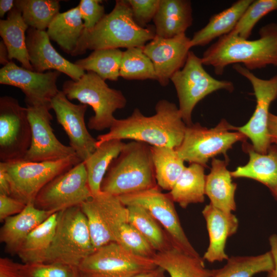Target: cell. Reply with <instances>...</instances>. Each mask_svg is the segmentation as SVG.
I'll return each mask as SVG.
<instances>
[{
	"label": "cell",
	"instance_id": "d6a6232c",
	"mask_svg": "<svg viewBox=\"0 0 277 277\" xmlns=\"http://www.w3.org/2000/svg\"><path fill=\"white\" fill-rule=\"evenodd\" d=\"M128 222L147 240L156 252H162L173 247L165 230L143 207L127 206Z\"/></svg>",
	"mask_w": 277,
	"mask_h": 277
},
{
	"label": "cell",
	"instance_id": "484cf974",
	"mask_svg": "<svg viewBox=\"0 0 277 277\" xmlns=\"http://www.w3.org/2000/svg\"><path fill=\"white\" fill-rule=\"evenodd\" d=\"M28 28L21 10L15 5L8 12L6 19L0 20V35L7 48L10 61L14 58L23 67L34 71L26 45V32Z\"/></svg>",
	"mask_w": 277,
	"mask_h": 277
},
{
	"label": "cell",
	"instance_id": "ffe728a7",
	"mask_svg": "<svg viewBox=\"0 0 277 277\" xmlns=\"http://www.w3.org/2000/svg\"><path fill=\"white\" fill-rule=\"evenodd\" d=\"M202 213L209 240L203 259L211 263L227 260L229 257L225 252L226 242L238 230V218L232 212L223 211L210 203L205 206Z\"/></svg>",
	"mask_w": 277,
	"mask_h": 277
},
{
	"label": "cell",
	"instance_id": "74e56055",
	"mask_svg": "<svg viewBox=\"0 0 277 277\" xmlns=\"http://www.w3.org/2000/svg\"><path fill=\"white\" fill-rule=\"evenodd\" d=\"M275 10H277V0L253 1L230 33L248 39L257 23L264 16Z\"/></svg>",
	"mask_w": 277,
	"mask_h": 277
},
{
	"label": "cell",
	"instance_id": "ba28073f",
	"mask_svg": "<svg viewBox=\"0 0 277 277\" xmlns=\"http://www.w3.org/2000/svg\"><path fill=\"white\" fill-rule=\"evenodd\" d=\"M236 127L222 119L214 128H207L199 123L186 126L183 141L175 148L184 161L201 165L205 168L210 159L223 154L238 142H245L247 137L236 130Z\"/></svg>",
	"mask_w": 277,
	"mask_h": 277
},
{
	"label": "cell",
	"instance_id": "bcb514c9",
	"mask_svg": "<svg viewBox=\"0 0 277 277\" xmlns=\"http://www.w3.org/2000/svg\"><path fill=\"white\" fill-rule=\"evenodd\" d=\"M270 251L273 262V267L268 273L267 277H277V235L272 234L269 239Z\"/></svg>",
	"mask_w": 277,
	"mask_h": 277
},
{
	"label": "cell",
	"instance_id": "603a6c76",
	"mask_svg": "<svg viewBox=\"0 0 277 277\" xmlns=\"http://www.w3.org/2000/svg\"><path fill=\"white\" fill-rule=\"evenodd\" d=\"M153 21L157 36L168 38L185 33L193 22L191 1L160 0Z\"/></svg>",
	"mask_w": 277,
	"mask_h": 277
},
{
	"label": "cell",
	"instance_id": "836d02e7",
	"mask_svg": "<svg viewBox=\"0 0 277 277\" xmlns=\"http://www.w3.org/2000/svg\"><path fill=\"white\" fill-rule=\"evenodd\" d=\"M226 261L223 267L213 269L212 277H253L273 267L270 251L255 256H232Z\"/></svg>",
	"mask_w": 277,
	"mask_h": 277
},
{
	"label": "cell",
	"instance_id": "4dcf8cb0",
	"mask_svg": "<svg viewBox=\"0 0 277 277\" xmlns=\"http://www.w3.org/2000/svg\"><path fill=\"white\" fill-rule=\"evenodd\" d=\"M125 143L120 140L106 141L98 145L95 150L84 162L88 182L92 196L101 192L103 180L112 161L117 157Z\"/></svg>",
	"mask_w": 277,
	"mask_h": 277
},
{
	"label": "cell",
	"instance_id": "816d5d0a",
	"mask_svg": "<svg viewBox=\"0 0 277 277\" xmlns=\"http://www.w3.org/2000/svg\"><path fill=\"white\" fill-rule=\"evenodd\" d=\"M268 128L270 135L277 133V115L269 113Z\"/></svg>",
	"mask_w": 277,
	"mask_h": 277
},
{
	"label": "cell",
	"instance_id": "7c38bea8",
	"mask_svg": "<svg viewBox=\"0 0 277 277\" xmlns=\"http://www.w3.org/2000/svg\"><path fill=\"white\" fill-rule=\"evenodd\" d=\"M160 187L119 196L126 206L138 205L144 208L159 223L167 233L174 247L193 256H200L186 236L169 193Z\"/></svg>",
	"mask_w": 277,
	"mask_h": 277
},
{
	"label": "cell",
	"instance_id": "c3c4849f",
	"mask_svg": "<svg viewBox=\"0 0 277 277\" xmlns=\"http://www.w3.org/2000/svg\"><path fill=\"white\" fill-rule=\"evenodd\" d=\"M166 271L161 267L157 266L155 268L143 272L131 277H168Z\"/></svg>",
	"mask_w": 277,
	"mask_h": 277
},
{
	"label": "cell",
	"instance_id": "ee69618b",
	"mask_svg": "<svg viewBox=\"0 0 277 277\" xmlns=\"http://www.w3.org/2000/svg\"><path fill=\"white\" fill-rule=\"evenodd\" d=\"M26 206V204L11 196L0 195L1 222L20 213Z\"/></svg>",
	"mask_w": 277,
	"mask_h": 277
},
{
	"label": "cell",
	"instance_id": "d590c367",
	"mask_svg": "<svg viewBox=\"0 0 277 277\" xmlns=\"http://www.w3.org/2000/svg\"><path fill=\"white\" fill-rule=\"evenodd\" d=\"M15 5L21 10L29 27L40 31H46L60 13V1L57 0H17Z\"/></svg>",
	"mask_w": 277,
	"mask_h": 277
},
{
	"label": "cell",
	"instance_id": "60d3db41",
	"mask_svg": "<svg viewBox=\"0 0 277 277\" xmlns=\"http://www.w3.org/2000/svg\"><path fill=\"white\" fill-rule=\"evenodd\" d=\"M20 267L24 277H73L76 269L49 263H23Z\"/></svg>",
	"mask_w": 277,
	"mask_h": 277
},
{
	"label": "cell",
	"instance_id": "681fc988",
	"mask_svg": "<svg viewBox=\"0 0 277 277\" xmlns=\"http://www.w3.org/2000/svg\"><path fill=\"white\" fill-rule=\"evenodd\" d=\"M15 5V1L1 0L0 1V16L3 17L7 12L11 11Z\"/></svg>",
	"mask_w": 277,
	"mask_h": 277
},
{
	"label": "cell",
	"instance_id": "83f0119b",
	"mask_svg": "<svg viewBox=\"0 0 277 277\" xmlns=\"http://www.w3.org/2000/svg\"><path fill=\"white\" fill-rule=\"evenodd\" d=\"M205 167L192 163L186 167L169 194L173 201L185 209L191 204L202 203L205 195Z\"/></svg>",
	"mask_w": 277,
	"mask_h": 277
},
{
	"label": "cell",
	"instance_id": "d4e9b609",
	"mask_svg": "<svg viewBox=\"0 0 277 277\" xmlns=\"http://www.w3.org/2000/svg\"><path fill=\"white\" fill-rule=\"evenodd\" d=\"M155 264L163 268L170 277H212L213 269L206 268L200 256L186 254L172 247L157 252L152 258Z\"/></svg>",
	"mask_w": 277,
	"mask_h": 277
},
{
	"label": "cell",
	"instance_id": "7a4b0ae2",
	"mask_svg": "<svg viewBox=\"0 0 277 277\" xmlns=\"http://www.w3.org/2000/svg\"><path fill=\"white\" fill-rule=\"evenodd\" d=\"M259 34L252 41L230 33L221 36L204 51L203 65L212 66L216 75L223 74L230 64L242 63L249 70L277 66V24L263 26Z\"/></svg>",
	"mask_w": 277,
	"mask_h": 277
},
{
	"label": "cell",
	"instance_id": "4316f807",
	"mask_svg": "<svg viewBox=\"0 0 277 277\" xmlns=\"http://www.w3.org/2000/svg\"><path fill=\"white\" fill-rule=\"evenodd\" d=\"M253 0H239L228 8L212 15L203 28L191 38V47L205 46L214 39L230 33Z\"/></svg>",
	"mask_w": 277,
	"mask_h": 277
},
{
	"label": "cell",
	"instance_id": "2e32d148",
	"mask_svg": "<svg viewBox=\"0 0 277 277\" xmlns=\"http://www.w3.org/2000/svg\"><path fill=\"white\" fill-rule=\"evenodd\" d=\"M61 74L56 70L37 72L11 61L0 69V84L19 88L25 95L27 105H50L60 91L56 82Z\"/></svg>",
	"mask_w": 277,
	"mask_h": 277
},
{
	"label": "cell",
	"instance_id": "8d00e7d4",
	"mask_svg": "<svg viewBox=\"0 0 277 277\" xmlns=\"http://www.w3.org/2000/svg\"><path fill=\"white\" fill-rule=\"evenodd\" d=\"M120 76L128 80H156L153 64L142 47H132L123 51Z\"/></svg>",
	"mask_w": 277,
	"mask_h": 277
},
{
	"label": "cell",
	"instance_id": "ab89813d",
	"mask_svg": "<svg viewBox=\"0 0 277 277\" xmlns=\"http://www.w3.org/2000/svg\"><path fill=\"white\" fill-rule=\"evenodd\" d=\"M115 242L138 256L152 259L157 252L142 234L129 222L123 224L115 236Z\"/></svg>",
	"mask_w": 277,
	"mask_h": 277
},
{
	"label": "cell",
	"instance_id": "1f68e13d",
	"mask_svg": "<svg viewBox=\"0 0 277 277\" xmlns=\"http://www.w3.org/2000/svg\"><path fill=\"white\" fill-rule=\"evenodd\" d=\"M155 179L158 186L170 191L186 166L175 148L151 146Z\"/></svg>",
	"mask_w": 277,
	"mask_h": 277
},
{
	"label": "cell",
	"instance_id": "7bdbcfd3",
	"mask_svg": "<svg viewBox=\"0 0 277 277\" xmlns=\"http://www.w3.org/2000/svg\"><path fill=\"white\" fill-rule=\"evenodd\" d=\"M99 0H81L78 5L84 21V31L91 30L105 15V8Z\"/></svg>",
	"mask_w": 277,
	"mask_h": 277
},
{
	"label": "cell",
	"instance_id": "f5cc1de1",
	"mask_svg": "<svg viewBox=\"0 0 277 277\" xmlns=\"http://www.w3.org/2000/svg\"><path fill=\"white\" fill-rule=\"evenodd\" d=\"M73 277H89L84 273H82L79 269L77 268L75 269L74 274Z\"/></svg>",
	"mask_w": 277,
	"mask_h": 277
},
{
	"label": "cell",
	"instance_id": "f907efd6",
	"mask_svg": "<svg viewBox=\"0 0 277 277\" xmlns=\"http://www.w3.org/2000/svg\"><path fill=\"white\" fill-rule=\"evenodd\" d=\"M10 61L7 48L3 41H1L0 42V63L5 66Z\"/></svg>",
	"mask_w": 277,
	"mask_h": 277
},
{
	"label": "cell",
	"instance_id": "4fadbf2b",
	"mask_svg": "<svg viewBox=\"0 0 277 277\" xmlns=\"http://www.w3.org/2000/svg\"><path fill=\"white\" fill-rule=\"evenodd\" d=\"M233 68L250 82L256 100L253 115L245 125L236 127V130L250 140L255 151L266 154L271 144L268 122L269 107L277 98V74L264 80L257 77L240 64H234Z\"/></svg>",
	"mask_w": 277,
	"mask_h": 277
},
{
	"label": "cell",
	"instance_id": "f546056e",
	"mask_svg": "<svg viewBox=\"0 0 277 277\" xmlns=\"http://www.w3.org/2000/svg\"><path fill=\"white\" fill-rule=\"evenodd\" d=\"M58 212L53 213L26 238L17 254L24 264L45 263L55 233Z\"/></svg>",
	"mask_w": 277,
	"mask_h": 277
},
{
	"label": "cell",
	"instance_id": "8fae6325",
	"mask_svg": "<svg viewBox=\"0 0 277 277\" xmlns=\"http://www.w3.org/2000/svg\"><path fill=\"white\" fill-rule=\"evenodd\" d=\"M156 267L152 259L134 254L112 242L95 250L77 268L89 277H131Z\"/></svg>",
	"mask_w": 277,
	"mask_h": 277
},
{
	"label": "cell",
	"instance_id": "9a60e30c",
	"mask_svg": "<svg viewBox=\"0 0 277 277\" xmlns=\"http://www.w3.org/2000/svg\"><path fill=\"white\" fill-rule=\"evenodd\" d=\"M31 129V142L23 160L34 162L54 161L76 154L70 146L62 144L51 126L50 105H27Z\"/></svg>",
	"mask_w": 277,
	"mask_h": 277
},
{
	"label": "cell",
	"instance_id": "7402d4cb",
	"mask_svg": "<svg viewBox=\"0 0 277 277\" xmlns=\"http://www.w3.org/2000/svg\"><path fill=\"white\" fill-rule=\"evenodd\" d=\"M52 214L30 203L20 213L7 218L0 231V241L6 251L17 254L27 236Z\"/></svg>",
	"mask_w": 277,
	"mask_h": 277
},
{
	"label": "cell",
	"instance_id": "b9f144b4",
	"mask_svg": "<svg viewBox=\"0 0 277 277\" xmlns=\"http://www.w3.org/2000/svg\"><path fill=\"white\" fill-rule=\"evenodd\" d=\"M135 23L142 28L153 19L159 8L160 0H127Z\"/></svg>",
	"mask_w": 277,
	"mask_h": 277
},
{
	"label": "cell",
	"instance_id": "e575fe53",
	"mask_svg": "<svg viewBox=\"0 0 277 277\" xmlns=\"http://www.w3.org/2000/svg\"><path fill=\"white\" fill-rule=\"evenodd\" d=\"M123 51L119 49H102L93 50L87 57L76 61L74 64L84 71L96 73L105 81H116Z\"/></svg>",
	"mask_w": 277,
	"mask_h": 277
},
{
	"label": "cell",
	"instance_id": "d6986e66",
	"mask_svg": "<svg viewBox=\"0 0 277 277\" xmlns=\"http://www.w3.org/2000/svg\"><path fill=\"white\" fill-rule=\"evenodd\" d=\"M46 31L29 27L26 34V45L30 63L33 70L43 73L54 69L69 76L72 80H78L85 71L74 63L63 57L50 43Z\"/></svg>",
	"mask_w": 277,
	"mask_h": 277
},
{
	"label": "cell",
	"instance_id": "e0dca14e",
	"mask_svg": "<svg viewBox=\"0 0 277 277\" xmlns=\"http://www.w3.org/2000/svg\"><path fill=\"white\" fill-rule=\"evenodd\" d=\"M58 123L69 139L70 146L77 156L85 161L96 149V139L89 132L85 122L88 105L71 102L60 90L50 102Z\"/></svg>",
	"mask_w": 277,
	"mask_h": 277
},
{
	"label": "cell",
	"instance_id": "277c9868",
	"mask_svg": "<svg viewBox=\"0 0 277 277\" xmlns=\"http://www.w3.org/2000/svg\"><path fill=\"white\" fill-rule=\"evenodd\" d=\"M151 146L133 141L125 145L111 163L101 184V191L120 196L158 187Z\"/></svg>",
	"mask_w": 277,
	"mask_h": 277
},
{
	"label": "cell",
	"instance_id": "ac0fdd59",
	"mask_svg": "<svg viewBox=\"0 0 277 277\" xmlns=\"http://www.w3.org/2000/svg\"><path fill=\"white\" fill-rule=\"evenodd\" d=\"M190 40L185 33L168 38L155 35L142 47L153 64L156 81L161 86L168 85L172 76L184 66L192 48Z\"/></svg>",
	"mask_w": 277,
	"mask_h": 277
},
{
	"label": "cell",
	"instance_id": "9c48e42d",
	"mask_svg": "<svg viewBox=\"0 0 277 277\" xmlns=\"http://www.w3.org/2000/svg\"><path fill=\"white\" fill-rule=\"evenodd\" d=\"M170 81L175 88L179 110L186 125L193 124L192 113L196 104L208 95L219 90L232 92L233 84L228 80L213 78L205 70L201 57L190 51L183 67L176 72Z\"/></svg>",
	"mask_w": 277,
	"mask_h": 277
},
{
	"label": "cell",
	"instance_id": "f6af8a7d",
	"mask_svg": "<svg viewBox=\"0 0 277 277\" xmlns=\"http://www.w3.org/2000/svg\"><path fill=\"white\" fill-rule=\"evenodd\" d=\"M21 264L8 258L0 259V277H24L21 270Z\"/></svg>",
	"mask_w": 277,
	"mask_h": 277
},
{
	"label": "cell",
	"instance_id": "6da1fadb",
	"mask_svg": "<svg viewBox=\"0 0 277 277\" xmlns=\"http://www.w3.org/2000/svg\"><path fill=\"white\" fill-rule=\"evenodd\" d=\"M155 110L154 115L147 116L135 108L127 118H115L109 131L97 137L96 147L109 140L130 139L151 146L177 148L183 141L186 127L179 108L168 100H161Z\"/></svg>",
	"mask_w": 277,
	"mask_h": 277
},
{
	"label": "cell",
	"instance_id": "44dd1931",
	"mask_svg": "<svg viewBox=\"0 0 277 277\" xmlns=\"http://www.w3.org/2000/svg\"><path fill=\"white\" fill-rule=\"evenodd\" d=\"M242 148L248 154L249 161L230 172L231 176L251 179L261 183L269 189L277 201V146L271 145L266 154L257 152L246 141L243 142Z\"/></svg>",
	"mask_w": 277,
	"mask_h": 277
},
{
	"label": "cell",
	"instance_id": "3957f363",
	"mask_svg": "<svg viewBox=\"0 0 277 277\" xmlns=\"http://www.w3.org/2000/svg\"><path fill=\"white\" fill-rule=\"evenodd\" d=\"M155 36L154 26L142 28L135 23L127 0H117L91 30L83 31L71 55L84 54L88 49L143 47Z\"/></svg>",
	"mask_w": 277,
	"mask_h": 277
},
{
	"label": "cell",
	"instance_id": "30bf717a",
	"mask_svg": "<svg viewBox=\"0 0 277 277\" xmlns=\"http://www.w3.org/2000/svg\"><path fill=\"white\" fill-rule=\"evenodd\" d=\"M92 197L84 162L59 175L38 192L34 204L52 213L79 206Z\"/></svg>",
	"mask_w": 277,
	"mask_h": 277
},
{
	"label": "cell",
	"instance_id": "cb8c5ba5",
	"mask_svg": "<svg viewBox=\"0 0 277 277\" xmlns=\"http://www.w3.org/2000/svg\"><path fill=\"white\" fill-rule=\"evenodd\" d=\"M229 160L212 159L210 173L206 176L205 195L210 204L215 208L226 212L236 210L235 192L237 184L231 179L227 169Z\"/></svg>",
	"mask_w": 277,
	"mask_h": 277
},
{
	"label": "cell",
	"instance_id": "f35d334b",
	"mask_svg": "<svg viewBox=\"0 0 277 277\" xmlns=\"http://www.w3.org/2000/svg\"><path fill=\"white\" fill-rule=\"evenodd\" d=\"M80 207L86 217L95 250L109 243L114 242L110 232L102 219L99 210L92 197L83 203Z\"/></svg>",
	"mask_w": 277,
	"mask_h": 277
},
{
	"label": "cell",
	"instance_id": "52a82bcc",
	"mask_svg": "<svg viewBox=\"0 0 277 277\" xmlns=\"http://www.w3.org/2000/svg\"><path fill=\"white\" fill-rule=\"evenodd\" d=\"M83 162L76 154L54 161L24 160L0 163L10 185V196L26 205L33 203L41 189L59 175Z\"/></svg>",
	"mask_w": 277,
	"mask_h": 277
},
{
	"label": "cell",
	"instance_id": "f1b7e54d",
	"mask_svg": "<svg viewBox=\"0 0 277 277\" xmlns=\"http://www.w3.org/2000/svg\"><path fill=\"white\" fill-rule=\"evenodd\" d=\"M84 29V22L77 6L59 13L50 24L46 32L50 39L71 55L77 47Z\"/></svg>",
	"mask_w": 277,
	"mask_h": 277
},
{
	"label": "cell",
	"instance_id": "5bb4252c",
	"mask_svg": "<svg viewBox=\"0 0 277 277\" xmlns=\"http://www.w3.org/2000/svg\"><path fill=\"white\" fill-rule=\"evenodd\" d=\"M31 129L27 108L9 96L0 97V160L23 159L30 148Z\"/></svg>",
	"mask_w": 277,
	"mask_h": 277
},
{
	"label": "cell",
	"instance_id": "8992f818",
	"mask_svg": "<svg viewBox=\"0 0 277 277\" xmlns=\"http://www.w3.org/2000/svg\"><path fill=\"white\" fill-rule=\"evenodd\" d=\"M62 91L69 100H77L92 107L94 115L90 117L87 126L96 131L110 128L115 119L114 112L127 104L121 91L110 88L105 81L92 71H87L77 81H65Z\"/></svg>",
	"mask_w": 277,
	"mask_h": 277
},
{
	"label": "cell",
	"instance_id": "7dc6e473",
	"mask_svg": "<svg viewBox=\"0 0 277 277\" xmlns=\"http://www.w3.org/2000/svg\"><path fill=\"white\" fill-rule=\"evenodd\" d=\"M0 195L10 196L11 188L9 181L5 171L0 169Z\"/></svg>",
	"mask_w": 277,
	"mask_h": 277
},
{
	"label": "cell",
	"instance_id": "5b68a950",
	"mask_svg": "<svg viewBox=\"0 0 277 277\" xmlns=\"http://www.w3.org/2000/svg\"><path fill=\"white\" fill-rule=\"evenodd\" d=\"M94 251L87 219L80 206L58 212L54 235L45 263L76 268Z\"/></svg>",
	"mask_w": 277,
	"mask_h": 277
},
{
	"label": "cell",
	"instance_id": "db71d44e",
	"mask_svg": "<svg viewBox=\"0 0 277 277\" xmlns=\"http://www.w3.org/2000/svg\"><path fill=\"white\" fill-rule=\"evenodd\" d=\"M271 143H274L277 146V133L270 135Z\"/></svg>",
	"mask_w": 277,
	"mask_h": 277
}]
</instances>
